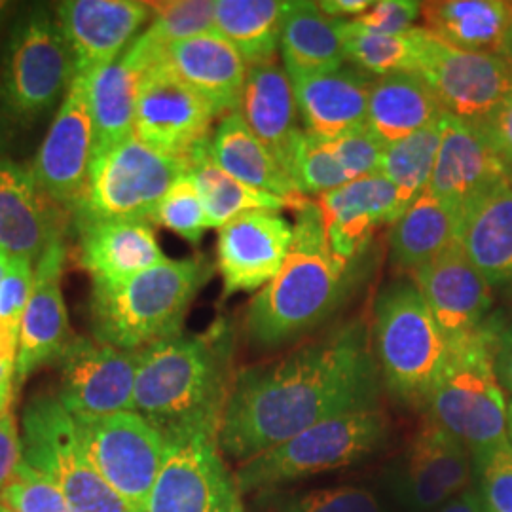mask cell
I'll use <instances>...</instances> for the list:
<instances>
[{
    "label": "cell",
    "instance_id": "6f0895ef",
    "mask_svg": "<svg viewBox=\"0 0 512 512\" xmlns=\"http://www.w3.org/2000/svg\"><path fill=\"white\" fill-rule=\"evenodd\" d=\"M12 397H14V384L0 385V414L10 410Z\"/></svg>",
    "mask_w": 512,
    "mask_h": 512
},
{
    "label": "cell",
    "instance_id": "d590c367",
    "mask_svg": "<svg viewBox=\"0 0 512 512\" xmlns=\"http://www.w3.org/2000/svg\"><path fill=\"white\" fill-rule=\"evenodd\" d=\"M150 8L152 19L147 29L122 54V59L141 73L164 61L173 44L215 31L217 0L150 2Z\"/></svg>",
    "mask_w": 512,
    "mask_h": 512
},
{
    "label": "cell",
    "instance_id": "f546056e",
    "mask_svg": "<svg viewBox=\"0 0 512 512\" xmlns=\"http://www.w3.org/2000/svg\"><path fill=\"white\" fill-rule=\"evenodd\" d=\"M209 150L215 164L239 183L283 198L293 203L296 211L310 203L239 112L220 118L219 126L211 135Z\"/></svg>",
    "mask_w": 512,
    "mask_h": 512
},
{
    "label": "cell",
    "instance_id": "7402d4cb",
    "mask_svg": "<svg viewBox=\"0 0 512 512\" xmlns=\"http://www.w3.org/2000/svg\"><path fill=\"white\" fill-rule=\"evenodd\" d=\"M509 181V167L478 126L444 116V131L427 192L461 211L495 186Z\"/></svg>",
    "mask_w": 512,
    "mask_h": 512
},
{
    "label": "cell",
    "instance_id": "2e32d148",
    "mask_svg": "<svg viewBox=\"0 0 512 512\" xmlns=\"http://www.w3.org/2000/svg\"><path fill=\"white\" fill-rule=\"evenodd\" d=\"M93 152L95 131L88 78L74 76L31 165L38 186L69 215L86 190Z\"/></svg>",
    "mask_w": 512,
    "mask_h": 512
},
{
    "label": "cell",
    "instance_id": "74e56055",
    "mask_svg": "<svg viewBox=\"0 0 512 512\" xmlns=\"http://www.w3.org/2000/svg\"><path fill=\"white\" fill-rule=\"evenodd\" d=\"M211 137L190 154V177L202 196L203 209L209 228L220 230L224 224L249 211H281L294 205L283 198L260 192L239 183L232 175L215 164L211 150Z\"/></svg>",
    "mask_w": 512,
    "mask_h": 512
},
{
    "label": "cell",
    "instance_id": "d4e9b609",
    "mask_svg": "<svg viewBox=\"0 0 512 512\" xmlns=\"http://www.w3.org/2000/svg\"><path fill=\"white\" fill-rule=\"evenodd\" d=\"M76 228L78 260L93 285H122L167 258L148 220H99Z\"/></svg>",
    "mask_w": 512,
    "mask_h": 512
},
{
    "label": "cell",
    "instance_id": "277c9868",
    "mask_svg": "<svg viewBox=\"0 0 512 512\" xmlns=\"http://www.w3.org/2000/svg\"><path fill=\"white\" fill-rule=\"evenodd\" d=\"M211 275L213 266L203 256L165 258L122 285H92L93 338L124 351H141L181 334L186 313Z\"/></svg>",
    "mask_w": 512,
    "mask_h": 512
},
{
    "label": "cell",
    "instance_id": "4fadbf2b",
    "mask_svg": "<svg viewBox=\"0 0 512 512\" xmlns=\"http://www.w3.org/2000/svg\"><path fill=\"white\" fill-rule=\"evenodd\" d=\"M416 73L446 114L476 126L512 93V69L501 55L461 50L431 33Z\"/></svg>",
    "mask_w": 512,
    "mask_h": 512
},
{
    "label": "cell",
    "instance_id": "db71d44e",
    "mask_svg": "<svg viewBox=\"0 0 512 512\" xmlns=\"http://www.w3.org/2000/svg\"><path fill=\"white\" fill-rule=\"evenodd\" d=\"M433 512H488L484 507L482 495L478 488H467L461 494L454 495L444 505H440L437 511Z\"/></svg>",
    "mask_w": 512,
    "mask_h": 512
},
{
    "label": "cell",
    "instance_id": "11a10c76",
    "mask_svg": "<svg viewBox=\"0 0 512 512\" xmlns=\"http://www.w3.org/2000/svg\"><path fill=\"white\" fill-rule=\"evenodd\" d=\"M18 342V327L0 321V368H16Z\"/></svg>",
    "mask_w": 512,
    "mask_h": 512
},
{
    "label": "cell",
    "instance_id": "1f68e13d",
    "mask_svg": "<svg viewBox=\"0 0 512 512\" xmlns=\"http://www.w3.org/2000/svg\"><path fill=\"white\" fill-rule=\"evenodd\" d=\"M344 25L346 19L325 16L317 2H287L279 44L287 74L298 78L344 67Z\"/></svg>",
    "mask_w": 512,
    "mask_h": 512
},
{
    "label": "cell",
    "instance_id": "f6af8a7d",
    "mask_svg": "<svg viewBox=\"0 0 512 512\" xmlns=\"http://www.w3.org/2000/svg\"><path fill=\"white\" fill-rule=\"evenodd\" d=\"M478 490L488 512H512V446L503 442L484 458L476 459Z\"/></svg>",
    "mask_w": 512,
    "mask_h": 512
},
{
    "label": "cell",
    "instance_id": "3957f363",
    "mask_svg": "<svg viewBox=\"0 0 512 512\" xmlns=\"http://www.w3.org/2000/svg\"><path fill=\"white\" fill-rule=\"evenodd\" d=\"M293 245L274 279L249 302L245 334L260 349L285 346L325 323L346 298L351 264L332 255L317 203L298 209Z\"/></svg>",
    "mask_w": 512,
    "mask_h": 512
},
{
    "label": "cell",
    "instance_id": "4dcf8cb0",
    "mask_svg": "<svg viewBox=\"0 0 512 512\" xmlns=\"http://www.w3.org/2000/svg\"><path fill=\"white\" fill-rule=\"evenodd\" d=\"M444 116L437 95L420 74L395 73L374 80L366 128L385 148L437 124Z\"/></svg>",
    "mask_w": 512,
    "mask_h": 512
},
{
    "label": "cell",
    "instance_id": "484cf974",
    "mask_svg": "<svg viewBox=\"0 0 512 512\" xmlns=\"http://www.w3.org/2000/svg\"><path fill=\"white\" fill-rule=\"evenodd\" d=\"M291 82L306 133L334 141L366 126L374 78L365 71L344 65L327 73L291 78Z\"/></svg>",
    "mask_w": 512,
    "mask_h": 512
},
{
    "label": "cell",
    "instance_id": "91938a15",
    "mask_svg": "<svg viewBox=\"0 0 512 512\" xmlns=\"http://www.w3.org/2000/svg\"><path fill=\"white\" fill-rule=\"evenodd\" d=\"M10 260H12V255H8L4 249H0V283H2L4 275H6V272H8Z\"/></svg>",
    "mask_w": 512,
    "mask_h": 512
},
{
    "label": "cell",
    "instance_id": "6da1fadb",
    "mask_svg": "<svg viewBox=\"0 0 512 512\" xmlns=\"http://www.w3.org/2000/svg\"><path fill=\"white\" fill-rule=\"evenodd\" d=\"M382 382L370 332L351 321L277 361L239 370L220 420V452L245 463L321 421L378 408Z\"/></svg>",
    "mask_w": 512,
    "mask_h": 512
},
{
    "label": "cell",
    "instance_id": "b9f144b4",
    "mask_svg": "<svg viewBox=\"0 0 512 512\" xmlns=\"http://www.w3.org/2000/svg\"><path fill=\"white\" fill-rule=\"evenodd\" d=\"M152 222L164 226L169 232L190 241L192 245L202 241L205 230H209V224L203 209L202 196L190 173L183 175L167 190L162 202L156 207Z\"/></svg>",
    "mask_w": 512,
    "mask_h": 512
},
{
    "label": "cell",
    "instance_id": "f5cc1de1",
    "mask_svg": "<svg viewBox=\"0 0 512 512\" xmlns=\"http://www.w3.org/2000/svg\"><path fill=\"white\" fill-rule=\"evenodd\" d=\"M317 4L325 16L334 19H344L346 16L359 18L372 6L370 0H323Z\"/></svg>",
    "mask_w": 512,
    "mask_h": 512
},
{
    "label": "cell",
    "instance_id": "7bdbcfd3",
    "mask_svg": "<svg viewBox=\"0 0 512 512\" xmlns=\"http://www.w3.org/2000/svg\"><path fill=\"white\" fill-rule=\"evenodd\" d=\"M0 503L12 512H71L54 482L23 459L2 488Z\"/></svg>",
    "mask_w": 512,
    "mask_h": 512
},
{
    "label": "cell",
    "instance_id": "52a82bcc",
    "mask_svg": "<svg viewBox=\"0 0 512 512\" xmlns=\"http://www.w3.org/2000/svg\"><path fill=\"white\" fill-rule=\"evenodd\" d=\"M370 336L385 387L404 404L425 406L450 342L414 281H397L378 294Z\"/></svg>",
    "mask_w": 512,
    "mask_h": 512
},
{
    "label": "cell",
    "instance_id": "9a60e30c",
    "mask_svg": "<svg viewBox=\"0 0 512 512\" xmlns=\"http://www.w3.org/2000/svg\"><path fill=\"white\" fill-rule=\"evenodd\" d=\"M57 365L61 372L59 401L73 420L133 412L139 351L74 336Z\"/></svg>",
    "mask_w": 512,
    "mask_h": 512
},
{
    "label": "cell",
    "instance_id": "8d00e7d4",
    "mask_svg": "<svg viewBox=\"0 0 512 512\" xmlns=\"http://www.w3.org/2000/svg\"><path fill=\"white\" fill-rule=\"evenodd\" d=\"M287 2L217 0L215 31L243 57L247 67L275 61Z\"/></svg>",
    "mask_w": 512,
    "mask_h": 512
},
{
    "label": "cell",
    "instance_id": "94428289",
    "mask_svg": "<svg viewBox=\"0 0 512 512\" xmlns=\"http://www.w3.org/2000/svg\"><path fill=\"white\" fill-rule=\"evenodd\" d=\"M507 435H509V442L512 446V399L507 406Z\"/></svg>",
    "mask_w": 512,
    "mask_h": 512
},
{
    "label": "cell",
    "instance_id": "d6986e66",
    "mask_svg": "<svg viewBox=\"0 0 512 512\" xmlns=\"http://www.w3.org/2000/svg\"><path fill=\"white\" fill-rule=\"evenodd\" d=\"M293 236V224L279 211H249L224 224L217 239L222 296L266 287L281 272Z\"/></svg>",
    "mask_w": 512,
    "mask_h": 512
},
{
    "label": "cell",
    "instance_id": "5bb4252c",
    "mask_svg": "<svg viewBox=\"0 0 512 512\" xmlns=\"http://www.w3.org/2000/svg\"><path fill=\"white\" fill-rule=\"evenodd\" d=\"M217 112L160 61L143 73L133 135L167 156L190 158V154L211 137Z\"/></svg>",
    "mask_w": 512,
    "mask_h": 512
},
{
    "label": "cell",
    "instance_id": "7c38bea8",
    "mask_svg": "<svg viewBox=\"0 0 512 512\" xmlns=\"http://www.w3.org/2000/svg\"><path fill=\"white\" fill-rule=\"evenodd\" d=\"M165 442L147 512H245L236 476L222 458L219 435L192 433Z\"/></svg>",
    "mask_w": 512,
    "mask_h": 512
},
{
    "label": "cell",
    "instance_id": "680465c9",
    "mask_svg": "<svg viewBox=\"0 0 512 512\" xmlns=\"http://www.w3.org/2000/svg\"><path fill=\"white\" fill-rule=\"evenodd\" d=\"M12 12H14V4L8 0H0V33L4 29L6 21L12 16Z\"/></svg>",
    "mask_w": 512,
    "mask_h": 512
},
{
    "label": "cell",
    "instance_id": "bcb514c9",
    "mask_svg": "<svg viewBox=\"0 0 512 512\" xmlns=\"http://www.w3.org/2000/svg\"><path fill=\"white\" fill-rule=\"evenodd\" d=\"M330 145L344 171L348 173L349 181L378 175L382 171L384 147L366 126L330 141Z\"/></svg>",
    "mask_w": 512,
    "mask_h": 512
},
{
    "label": "cell",
    "instance_id": "ac0fdd59",
    "mask_svg": "<svg viewBox=\"0 0 512 512\" xmlns=\"http://www.w3.org/2000/svg\"><path fill=\"white\" fill-rule=\"evenodd\" d=\"M54 14L76 76L88 78L122 57L152 19V8L139 0H65Z\"/></svg>",
    "mask_w": 512,
    "mask_h": 512
},
{
    "label": "cell",
    "instance_id": "ee69618b",
    "mask_svg": "<svg viewBox=\"0 0 512 512\" xmlns=\"http://www.w3.org/2000/svg\"><path fill=\"white\" fill-rule=\"evenodd\" d=\"M277 512H389L374 492L359 486H338L281 497Z\"/></svg>",
    "mask_w": 512,
    "mask_h": 512
},
{
    "label": "cell",
    "instance_id": "8992f818",
    "mask_svg": "<svg viewBox=\"0 0 512 512\" xmlns=\"http://www.w3.org/2000/svg\"><path fill=\"white\" fill-rule=\"evenodd\" d=\"M507 406L495 376L488 319L482 329L450 342L425 408L429 418L456 437L476 461L509 440Z\"/></svg>",
    "mask_w": 512,
    "mask_h": 512
},
{
    "label": "cell",
    "instance_id": "681fc988",
    "mask_svg": "<svg viewBox=\"0 0 512 512\" xmlns=\"http://www.w3.org/2000/svg\"><path fill=\"white\" fill-rule=\"evenodd\" d=\"M478 128L499 158L512 169V93L482 124H478Z\"/></svg>",
    "mask_w": 512,
    "mask_h": 512
},
{
    "label": "cell",
    "instance_id": "603a6c76",
    "mask_svg": "<svg viewBox=\"0 0 512 512\" xmlns=\"http://www.w3.org/2000/svg\"><path fill=\"white\" fill-rule=\"evenodd\" d=\"M65 215L31 169L0 158V249L38 262L52 243L63 239Z\"/></svg>",
    "mask_w": 512,
    "mask_h": 512
},
{
    "label": "cell",
    "instance_id": "8fae6325",
    "mask_svg": "<svg viewBox=\"0 0 512 512\" xmlns=\"http://www.w3.org/2000/svg\"><path fill=\"white\" fill-rule=\"evenodd\" d=\"M82 454L97 475L133 507L147 512L164 463V435L137 412L74 420Z\"/></svg>",
    "mask_w": 512,
    "mask_h": 512
},
{
    "label": "cell",
    "instance_id": "f1b7e54d",
    "mask_svg": "<svg viewBox=\"0 0 512 512\" xmlns=\"http://www.w3.org/2000/svg\"><path fill=\"white\" fill-rule=\"evenodd\" d=\"M458 243L492 289L512 293V186H495L459 217Z\"/></svg>",
    "mask_w": 512,
    "mask_h": 512
},
{
    "label": "cell",
    "instance_id": "f35d334b",
    "mask_svg": "<svg viewBox=\"0 0 512 512\" xmlns=\"http://www.w3.org/2000/svg\"><path fill=\"white\" fill-rule=\"evenodd\" d=\"M427 38L429 31L425 27H414L403 35H378L363 31L346 19L344 55L351 67L370 76L416 73Z\"/></svg>",
    "mask_w": 512,
    "mask_h": 512
},
{
    "label": "cell",
    "instance_id": "ba28073f",
    "mask_svg": "<svg viewBox=\"0 0 512 512\" xmlns=\"http://www.w3.org/2000/svg\"><path fill=\"white\" fill-rule=\"evenodd\" d=\"M387 437L389 418L380 406L334 416L241 463L236 473L239 492L272 490L348 467L372 456Z\"/></svg>",
    "mask_w": 512,
    "mask_h": 512
},
{
    "label": "cell",
    "instance_id": "ab89813d",
    "mask_svg": "<svg viewBox=\"0 0 512 512\" xmlns=\"http://www.w3.org/2000/svg\"><path fill=\"white\" fill-rule=\"evenodd\" d=\"M442 131L444 118L437 124L384 148L380 175L395 186L403 215L429 188L442 141Z\"/></svg>",
    "mask_w": 512,
    "mask_h": 512
},
{
    "label": "cell",
    "instance_id": "6125c7cd",
    "mask_svg": "<svg viewBox=\"0 0 512 512\" xmlns=\"http://www.w3.org/2000/svg\"><path fill=\"white\" fill-rule=\"evenodd\" d=\"M0 512H12V511H10V509H8V507H4V505H2V503H0Z\"/></svg>",
    "mask_w": 512,
    "mask_h": 512
},
{
    "label": "cell",
    "instance_id": "30bf717a",
    "mask_svg": "<svg viewBox=\"0 0 512 512\" xmlns=\"http://www.w3.org/2000/svg\"><path fill=\"white\" fill-rule=\"evenodd\" d=\"M23 461L48 476L71 512H143L97 475L82 454L73 416L59 397L38 395L21 420Z\"/></svg>",
    "mask_w": 512,
    "mask_h": 512
},
{
    "label": "cell",
    "instance_id": "e575fe53",
    "mask_svg": "<svg viewBox=\"0 0 512 512\" xmlns=\"http://www.w3.org/2000/svg\"><path fill=\"white\" fill-rule=\"evenodd\" d=\"M141 78L143 73L122 57L88 76V97L95 131L93 158L133 137Z\"/></svg>",
    "mask_w": 512,
    "mask_h": 512
},
{
    "label": "cell",
    "instance_id": "836d02e7",
    "mask_svg": "<svg viewBox=\"0 0 512 512\" xmlns=\"http://www.w3.org/2000/svg\"><path fill=\"white\" fill-rule=\"evenodd\" d=\"M459 217L456 209L425 192L393 224L391 262L414 274L458 241Z\"/></svg>",
    "mask_w": 512,
    "mask_h": 512
},
{
    "label": "cell",
    "instance_id": "f907efd6",
    "mask_svg": "<svg viewBox=\"0 0 512 512\" xmlns=\"http://www.w3.org/2000/svg\"><path fill=\"white\" fill-rule=\"evenodd\" d=\"M490 334L497 382L512 397V321L490 317Z\"/></svg>",
    "mask_w": 512,
    "mask_h": 512
},
{
    "label": "cell",
    "instance_id": "44dd1931",
    "mask_svg": "<svg viewBox=\"0 0 512 512\" xmlns=\"http://www.w3.org/2000/svg\"><path fill=\"white\" fill-rule=\"evenodd\" d=\"M412 275L448 342L469 336L488 323L494 304L492 287L458 241Z\"/></svg>",
    "mask_w": 512,
    "mask_h": 512
},
{
    "label": "cell",
    "instance_id": "ffe728a7",
    "mask_svg": "<svg viewBox=\"0 0 512 512\" xmlns=\"http://www.w3.org/2000/svg\"><path fill=\"white\" fill-rule=\"evenodd\" d=\"M65 262L67 247L63 239L52 243L38 258L33 293L19 325L14 389H19L40 366L57 363L74 338L61 289Z\"/></svg>",
    "mask_w": 512,
    "mask_h": 512
},
{
    "label": "cell",
    "instance_id": "816d5d0a",
    "mask_svg": "<svg viewBox=\"0 0 512 512\" xmlns=\"http://www.w3.org/2000/svg\"><path fill=\"white\" fill-rule=\"evenodd\" d=\"M21 459V435L14 414L8 410L0 414V492L12 480V476L16 475Z\"/></svg>",
    "mask_w": 512,
    "mask_h": 512
},
{
    "label": "cell",
    "instance_id": "be15d7a7",
    "mask_svg": "<svg viewBox=\"0 0 512 512\" xmlns=\"http://www.w3.org/2000/svg\"><path fill=\"white\" fill-rule=\"evenodd\" d=\"M509 184L512 186V169H509Z\"/></svg>",
    "mask_w": 512,
    "mask_h": 512
},
{
    "label": "cell",
    "instance_id": "7a4b0ae2",
    "mask_svg": "<svg viewBox=\"0 0 512 512\" xmlns=\"http://www.w3.org/2000/svg\"><path fill=\"white\" fill-rule=\"evenodd\" d=\"M232 329L217 321L200 334H177L139 351L133 412L164 439L219 435L234 384Z\"/></svg>",
    "mask_w": 512,
    "mask_h": 512
},
{
    "label": "cell",
    "instance_id": "7dc6e473",
    "mask_svg": "<svg viewBox=\"0 0 512 512\" xmlns=\"http://www.w3.org/2000/svg\"><path fill=\"white\" fill-rule=\"evenodd\" d=\"M35 266L37 262L27 256H12L8 272L0 283V321L18 329L33 293Z\"/></svg>",
    "mask_w": 512,
    "mask_h": 512
},
{
    "label": "cell",
    "instance_id": "cb8c5ba5",
    "mask_svg": "<svg viewBox=\"0 0 512 512\" xmlns=\"http://www.w3.org/2000/svg\"><path fill=\"white\" fill-rule=\"evenodd\" d=\"M317 207L332 255L346 264L366 251L378 226L395 224L403 217L395 186L380 173L321 196Z\"/></svg>",
    "mask_w": 512,
    "mask_h": 512
},
{
    "label": "cell",
    "instance_id": "e0dca14e",
    "mask_svg": "<svg viewBox=\"0 0 512 512\" xmlns=\"http://www.w3.org/2000/svg\"><path fill=\"white\" fill-rule=\"evenodd\" d=\"M475 473L471 452L427 418L395 469L393 490L406 509L433 512L471 488Z\"/></svg>",
    "mask_w": 512,
    "mask_h": 512
},
{
    "label": "cell",
    "instance_id": "4316f807",
    "mask_svg": "<svg viewBox=\"0 0 512 512\" xmlns=\"http://www.w3.org/2000/svg\"><path fill=\"white\" fill-rule=\"evenodd\" d=\"M239 114L291 177L294 150L306 131L296 107L293 82L283 65L272 61L249 69Z\"/></svg>",
    "mask_w": 512,
    "mask_h": 512
},
{
    "label": "cell",
    "instance_id": "5b68a950",
    "mask_svg": "<svg viewBox=\"0 0 512 512\" xmlns=\"http://www.w3.org/2000/svg\"><path fill=\"white\" fill-rule=\"evenodd\" d=\"M74 76L73 55L54 12L46 6L25 10L0 61V150L57 112Z\"/></svg>",
    "mask_w": 512,
    "mask_h": 512
},
{
    "label": "cell",
    "instance_id": "d6a6232c",
    "mask_svg": "<svg viewBox=\"0 0 512 512\" xmlns=\"http://www.w3.org/2000/svg\"><path fill=\"white\" fill-rule=\"evenodd\" d=\"M511 2L442 0L421 2L425 29L435 37L469 52L499 55Z\"/></svg>",
    "mask_w": 512,
    "mask_h": 512
},
{
    "label": "cell",
    "instance_id": "83f0119b",
    "mask_svg": "<svg viewBox=\"0 0 512 512\" xmlns=\"http://www.w3.org/2000/svg\"><path fill=\"white\" fill-rule=\"evenodd\" d=\"M165 63L215 109L217 116L239 112L249 67L217 31L173 44Z\"/></svg>",
    "mask_w": 512,
    "mask_h": 512
},
{
    "label": "cell",
    "instance_id": "9f6ffc18",
    "mask_svg": "<svg viewBox=\"0 0 512 512\" xmlns=\"http://www.w3.org/2000/svg\"><path fill=\"white\" fill-rule=\"evenodd\" d=\"M499 55L509 63L512 69V2L509 6V18H507V25H505V33H503V40L499 46Z\"/></svg>",
    "mask_w": 512,
    "mask_h": 512
},
{
    "label": "cell",
    "instance_id": "9c48e42d",
    "mask_svg": "<svg viewBox=\"0 0 512 512\" xmlns=\"http://www.w3.org/2000/svg\"><path fill=\"white\" fill-rule=\"evenodd\" d=\"M190 169V158L167 156L135 135L95 156L86 190L71 219L76 226L99 220H148L167 190Z\"/></svg>",
    "mask_w": 512,
    "mask_h": 512
},
{
    "label": "cell",
    "instance_id": "c3c4849f",
    "mask_svg": "<svg viewBox=\"0 0 512 512\" xmlns=\"http://www.w3.org/2000/svg\"><path fill=\"white\" fill-rule=\"evenodd\" d=\"M421 16V2L412 0H382L372 2L363 16L349 19L355 27L378 35H403L414 29V21Z\"/></svg>",
    "mask_w": 512,
    "mask_h": 512
},
{
    "label": "cell",
    "instance_id": "60d3db41",
    "mask_svg": "<svg viewBox=\"0 0 512 512\" xmlns=\"http://www.w3.org/2000/svg\"><path fill=\"white\" fill-rule=\"evenodd\" d=\"M291 177L302 196H325L351 183L330 141L304 133L294 150Z\"/></svg>",
    "mask_w": 512,
    "mask_h": 512
}]
</instances>
